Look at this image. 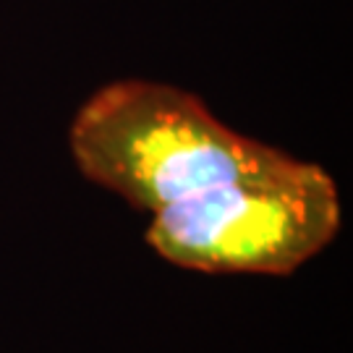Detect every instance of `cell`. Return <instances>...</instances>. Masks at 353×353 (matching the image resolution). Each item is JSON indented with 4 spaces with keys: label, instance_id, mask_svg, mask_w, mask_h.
<instances>
[{
    "label": "cell",
    "instance_id": "cell-1",
    "mask_svg": "<svg viewBox=\"0 0 353 353\" xmlns=\"http://www.w3.org/2000/svg\"><path fill=\"white\" fill-rule=\"evenodd\" d=\"M68 147L92 183L152 214L228 181L278 173L296 160L228 128L196 94L147 79L97 89L76 110Z\"/></svg>",
    "mask_w": 353,
    "mask_h": 353
},
{
    "label": "cell",
    "instance_id": "cell-2",
    "mask_svg": "<svg viewBox=\"0 0 353 353\" xmlns=\"http://www.w3.org/2000/svg\"><path fill=\"white\" fill-rule=\"evenodd\" d=\"M343 204L322 165L293 160L228 181L152 214L147 243L165 262L210 275H290L338 236Z\"/></svg>",
    "mask_w": 353,
    "mask_h": 353
}]
</instances>
